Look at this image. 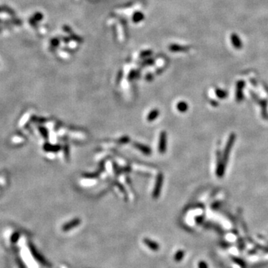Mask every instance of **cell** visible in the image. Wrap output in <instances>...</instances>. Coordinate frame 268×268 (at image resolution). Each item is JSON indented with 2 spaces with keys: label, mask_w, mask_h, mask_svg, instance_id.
I'll return each mask as SVG.
<instances>
[{
  "label": "cell",
  "mask_w": 268,
  "mask_h": 268,
  "mask_svg": "<svg viewBox=\"0 0 268 268\" xmlns=\"http://www.w3.org/2000/svg\"><path fill=\"white\" fill-rule=\"evenodd\" d=\"M235 140V134H231L230 136H229L228 142H227V146H226L224 153H223V162H224V164L226 165V163L227 162V160H228L229 158V153H230L231 148L232 147L233 144H234V142Z\"/></svg>",
  "instance_id": "1"
},
{
  "label": "cell",
  "mask_w": 268,
  "mask_h": 268,
  "mask_svg": "<svg viewBox=\"0 0 268 268\" xmlns=\"http://www.w3.org/2000/svg\"><path fill=\"white\" fill-rule=\"evenodd\" d=\"M230 40L232 44L235 49H241V47H242V43H241V40L240 39V37L236 34H232L230 36Z\"/></svg>",
  "instance_id": "2"
},
{
  "label": "cell",
  "mask_w": 268,
  "mask_h": 268,
  "mask_svg": "<svg viewBox=\"0 0 268 268\" xmlns=\"http://www.w3.org/2000/svg\"><path fill=\"white\" fill-rule=\"evenodd\" d=\"M244 86V83L243 81L238 82L237 90H236V98L237 101H241L243 98L242 96V89Z\"/></svg>",
  "instance_id": "3"
},
{
  "label": "cell",
  "mask_w": 268,
  "mask_h": 268,
  "mask_svg": "<svg viewBox=\"0 0 268 268\" xmlns=\"http://www.w3.org/2000/svg\"><path fill=\"white\" fill-rule=\"evenodd\" d=\"M160 138V152H164L166 150V134L162 133L161 135Z\"/></svg>",
  "instance_id": "4"
},
{
  "label": "cell",
  "mask_w": 268,
  "mask_h": 268,
  "mask_svg": "<svg viewBox=\"0 0 268 268\" xmlns=\"http://www.w3.org/2000/svg\"><path fill=\"white\" fill-rule=\"evenodd\" d=\"M177 109H178L180 112H184L188 109V106H187L186 103L180 102L177 104Z\"/></svg>",
  "instance_id": "5"
},
{
  "label": "cell",
  "mask_w": 268,
  "mask_h": 268,
  "mask_svg": "<svg viewBox=\"0 0 268 268\" xmlns=\"http://www.w3.org/2000/svg\"><path fill=\"white\" fill-rule=\"evenodd\" d=\"M158 116V111L157 110H154L153 112H150V114L148 116V120H154V118H156V116Z\"/></svg>",
  "instance_id": "6"
},
{
  "label": "cell",
  "mask_w": 268,
  "mask_h": 268,
  "mask_svg": "<svg viewBox=\"0 0 268 268\" xmlns=\"http://www.w3.org/2000/svg\"><path fill=\"white\" fill-rule=\"evenodd\" d=\"M216 93L217 95V96H218L219 98H225L226 96H226V92L223 91V90H217L216 91Z\"/></svg>",
  "instance_id": "7"
},
{
  "label": "cell",
  "mask_w": 268,
  "mask_h": 268,
  "mask_svg": "<svg viewBox=\"0 0 268 268\" xmlns=\"http://www.w3.org/2000/svg\"><path fill=\"white\" fill-rule=\"evenodd\" d=\"M199 268H208V265L205 261H200L199 263Z\"/></svg>",
  "instance_id": "8"
},
{
  "label": "cell",
  "mask_w": 268,
  "mask_h": 268,
  "mask_svg": "<svg viewBox=\"0 0 268 268\" xmlns=\"http://www.w3.org/2000/svg\"><path fill=\"white\" fill-rule=\"evenodd\" d=\"M182 255H183V252H180V254L177 255V258H178L179 259H180L181 258H182Z\"/></svg>",
  "instance_id": "9"
}]
</instances>
